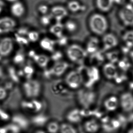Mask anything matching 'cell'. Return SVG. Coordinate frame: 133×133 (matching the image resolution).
Returning a JSON list of instances; mask_svg holds the SVG:
<instances>
[{"label": "cell", "mask_w": 133, "mask_h": 133, "mask_svg": "<svg viewBox=\"0 0 133 133\" xmlns=\"http://www.w3.org/2000/svg\"><path fill=\"white\" fill-rule=\"evenodd\" d=\"M65 55L70 62L79 65H83L88 56L85 48L77 43L69 45L66 48Z\"/></svg>", "instance_id": "cell-1"}, {"label": "cell", "mask_w": 133, "mask_h": 133, "mask_svg": "<svg viewBox=\"0 0 133 133\" xmlns=\"http://www.w3.org/2000/svg\"><path fill=\"white\" fill-rule=\"evenodd\" d=\"M88 26L90 31L97 36L104 34L108 27L106 18L102 14L94 13L91 14L88 20Z\"/></svg>", "instance_id": "cell-2"}, {"label": "cell", "mask_w": 133, "mask_h": 133, "mask_svg": "<svg viewBox=\"0 0 133 133\" xmlns=\"http://www.w3.org/2000/svg\"><path fill=\"white\" fill-rule=\"evenodd\" d=\"M76 98L77 102L81 108L88 110L95 104L97 95L96 93L91 88H80L78 90Z\"/></svg>", "instance_id": "cell-3"}, {"label": "cell", "mask_w": 133, "mask_h": 133, "mask_svg": "<svg viewBox=\"0 0 133 133\" xmlns=\"http://www.w3.org/2000/svg\"><path fill=\"white\" fill-rule=\"evenodd\" d=\"M22 90L27 99H38L42 93L43 87L39 80L32 78L26 79L23 83Z\"/></svg>", "instance_id": "cell-4"}, {"label": "cell", "mask_w": 133, "mask_h": 133, "mask_svg": "<svg viewBox=\"0 0 133 133\" xmlns=\"http://www.w3.org/2000/svg\"><path fill=\"white\" fill-rule=\"evenodd\" d=\"M78 69L81 72L83 77L84 83L87 88H90V86L94 84L100 79V73L97 67L93 66H85L83 65H79Z\"/></svg>", "instance_id": "cell-5"}, {"label": "cell", "mask_w": 133, "mask_h": 133, "mask_svg": "<svg viewBox=\"0 0 133 133\" xmlns=\"http://www.w3.org/2000/svg\"><path fill=\"white\" fill-rule=\"evenodd\" d=\"M64 82L68 88L78 90L84 85V80L81 72L77 68L66 73Z\"/></svg>", "instance_id": "cell-6"}, {"label": "cell", "mask_w": 133, "mask_h": 133, "mask_svg": "<svg viewBox=\"0 0 133 133\" xmlns=\"http://www.w3.org/2000/svg\"><path fill=\"white\" fill-rule=\"evenodd\" d=\"M69 67V63L63 60L54 62L50 68L44 69L43 75L46 78L60 77L66 73Z\"/></svg>", "instance_id": "cell-7"}, {"label": "cell", "mask_w": 133, "mask_h": 133, "mask_svg": "<svg viewBox=\"0 0 133 133\" xmlns=\"http://www.w3.org/2000/svg\"><path fill=\"white\" fill-rule=\"evenodd\" d=\"M29 56L37 66L43 69L48 68L51 61L49 56L44 54L37 53L34 50L29 51Z\"/></svg>", "instance_id": "cell-8"}, {"label": "cell", "mask_w": 133, "mask_h": 133, "mask_svg": "<svg viewBox=\"0 0 133 133\" xmlns=\"http://www.w3.org/2000/svg\"><path fill=\"white\" fill-rule=\"evenodd\" d=\"M50 14L56 22H62L69 15L66 7L61 5H54L50 9Z\"/></svg>", "instance_id": "cell-9"}, {"label": "cell", "mask_w": 133, "mask_h": 133, "mask_svg": "<svg viewBox=\"0 0 133 133\" xmlns=\"http://www.w3.org/2000/svg\"><path fill=\"white\" fill-rule=\"evenodd\" d=\"M119 15L126 26H133V6L131 4L125 5L119 11Z\"/></svg>", "instance_id": "cell-10"}, {"label": "cell", "mask_w": 133, "mask_h": 133, "mask_svg": "<svg viewBox=\"0 0 133 133\" xmlns=\"http://www.w3.org/2000/svg\"><path fill=\"white\" fill-rule=\"evenodd\" d=\"M14 42L9 37H3L0 40V56L5 57L9 55L14 49Z\"/></svg>", "instance_id": "cell-11"}, {"label": "cell", "mask_w": 133, "mask_h": 133, "mask_svg": "<svg viewBox=\"0 0 133 133\" xmlns=\"http://www.w3.org/2000/svg\"><path fill=\"white\" fill-rule=\"evenodd\" d=\"M119 104L123 111L130 112L133 111V95L129 92L123 93L121 95Z\"/></svg>", "instance_id": "cell-12"}, {"label": "cell", "mask_w": 133, "mask_h": 133, "mask_svg": "<svg viewBox=\"0 0 133 133\" xmlns=\"http://www.w3.org/2000/svg\"><path fill=\"white\" fill-rule=\"evenodd\" d=\"M83 110L82 109L74 108L69 111L65 116L66 122L74 125L81 122L84 118Z\"/></svg>", "instance_id": "cell-13"}, {"label": "cell", "mask_w": 133, "mask_h": 133, "mask_svg": "<svg viewBox=\"0 0 133 133\" xmlns=\"http://www.w3.org/2000/svg\"><path fill=\"white\" fill-rule=\"evenodd\" d=\"M116 11L113 9L109 15V20L111 24V29L113 33L118 36H120L124 30V27L119 23L116 15Z\"/></svg>", "instance_id": "cell-14"}, {"label": "cell", "mask_w": 133, "mask_h": 133, "mask_svg": "<svg viewBox=\"0 0 133 133\" xmlns=\"http://www.w3.org/2000/svg\"><path fill=\"white\" fill-rule=\"evenodd\" d=\"M105 52L102 49H100L95 53L88 55L87 58L90 65L97 67V66L102 64L104 61L105 57Z\"/></svg>", "instance_id": "cell-15"}, {"label": "cell", "mask_w": 133, "mask_h": 133, "mask_svg": "<svg viewBox=\"0 0 133 133\" xmlns=\"http://www.w3.org/2000/svg\"><path fill=\"white\" fill-rule=\"evenodd\" d=\"M83 128L87 133H97L100 130L101 124L96 119L91 118L84 121Z\"/></svg>", "instance_id": "cell-16"}, {"label": "cell", "mask_w": 133, "mask_h": 133, "mask_svg": "<svg viewBox=\"0 0 133 133\" xmlns=\"http://www.w3.org/2000/svg\"><path fill=\"white\" fill-rule=\"evenodd\" d=\"M10 9L12 15L16 18L23 17L26 12L25 4L20 0L12 3Z\"/></svg>", "instance_id": "cell-17"}, {"label": "cell", "mask_w": 133, "mask_h": 133, "mask_svg": "<svg viewBox=\"0 0 133 133\" xmlns=\"http://www.w3.org/2000/svg\"><path fill=\"white\" fill-rule=\"evenodd\" d=\"M40 47L42 50L51 53L56 49V41L48 37H44L41 38L39 42Z\"/></svg>", "instance_id": "cell-18"}, {"label": "cell", "mask_w": 133, "mask_h": 133, "mask_svg": "<svg viewBox=\"0 0 133 133\" xmlns=\"http://www.w3.org/2000/svg\"><path fill=\"white\" fill-rule=\"evenodd\" d=\"M17 25L14 19L9 16H4L0 18V30L8 31L13 29Z\"/></svg>", "instance_id": "cell-19"}, {"label": "cell", "mask_w": 133, "mask_h": 133, "mask_svg": "<svg viewBox=\"0 0 133 133\" xmlns=\"http://www.w3.org/2000/svg\"><path fill=\"white\" fill-rule=\"evenodd\" d=\"M99 44L100 41L97 37L92 36L90 37L88 40L84 47L88 55L95 53L100 50Z\"/></svg>", "instance_id": "cell-20"}, {"label": "cell", "mask_w": 133, "mask_h": 133, "mask_svg": "<svg viewBox=\"0 0 133 133\" xmlns=\"http://www.w3.org/2000/svg\"><path fill=\"white\" fill-rule=\"evenodd\" d=\"M103 48L104 52L115 47L118 44V40L115 35L111 34H105L102 39Z\"/></svg>", "instance_id": "cell-21"}, {"label": "cell", "mask_w": 133, "mask_h": 133, "mask_svg": "<svg viewBox=\"0 0 133 133\" xmlns=\"http://www.w3.org/2000/svg\"><path fill=\"white\" fill-rule=\"evenodd\" d=\"M26 102L25 108L30 112H32L34 115L39 113L42 109L43 105L41 102L38 99H28Z\"/></svg>", "instance_id": "cell-22"}, {"label": "cell", "mask_w": 133, "mask_h": 133, "mask_svg": "<svg viewBox=\"0 0 133 133\" xmlns=\"http://www.w3.org/2000/svg\"><path fill=\"white\" fill-rule=\"evenodd\" d=\"M68 11L73 13L84 11L86 7L77 0H70L67 2L66 6Z\"/></svg>", "instance_id": "cell-23"}, {"label": "cell", "mask_w": 133, "mask_h": 133, "mask_svg": "<svg viewBox=\"0 0 133 133\" xmlns=\"http://www.w3.org/2000/svg\"><path fill=\"white\" fill-rule=\"evenodd\" d=\"M65 29L64 23L62 22H56L51 24L49 27V31L51 34L56 37L58 38L63 36Z\"/></svg>", "instance_id": "cell-24"}, {"label": "cell", "mask_w": 133, "mask_h": 133, "mask_svg": "<svg viewBox=\"0 0 133 133\" xmlns=\"http://www.w3.org/2000/svg\"><path fill=\"white\" fill-rule=\"evenodd\" d=\"M103 73L109 79H115L118 75L116 68L112 63H107L103 68Z\"/></svg>", "instance_id": "cell-25"}, {"label": "cell", "mask_w": 133, "mask_h": 133, "mask_svg": "<svg viewBox=\"0 0 133 133\" xmlns=\"http://www.w3.org/2000/svg\"><path fill=\"white\" fill-rule=\"evenodd\" d=\"M119 104V100L115 96L108 98L104 102V106L108 111L113 112L117 109Z\"/></svg>", "instance_id": "cell-26"}, {"label": "cell", "mask_w": 133, "mask_h": 133, "mask_svg": "<svg viewBox=\"0 0 133 133\" xmlns=\"http://www.w3.org/2000/svg\"><path fill=\"white\" fill-rule=\"evenodd\" d=\"M114 0H95L96 8L102 12L109 11L112 6Z\"/></svg>", "instance_id": "cell-27"}, {"label": "cell", "mask_w": 133, "mask_h": 133, "mask_svg": "<svg viewBox=\"0 0 133 133\" xmlns=\"http://www.w3.org/2000/svg\"><path fill=\"white\" fill-rule=\"evenodd\" d=\"M65 30L69 33L73 34L78 30L79 26L75 20L69 19L64 23Z\"/></svg>", "instance_id": "cell-28"}, {"label": "cell", "mask_w": 133, "mask_h": 133, "mask_svg": "<svg viewBox=\"0 0 133 133\" xmlns=\"http://www.w3.org/2000/svg\"><path fill=\"white\" fill-rule=\"evenodd\" d=\"M59 133H78L74 125L65 122L61 123Z\"/></svg>", "instance_id": "cell-29"}, {"label": "cell", "mask_w": 133, "mask_h": 133, "mask_svg": "<svg viewBox=\"0 0 133 133\" xmlns=\"http://www.w3.org/2000/svg\"><path fill=\"white\" fill-rule=\"evenodd\" d=\"M60 125L57 121L53 120L48 122L46 125V131L48 133H59Z\"/></svg>", "instance_id": "cell-30"}, {"label": "cell", "mask_w": 133, "mask_h": 133, "mask_svg": "<svg viewBox=\"0 0 133 133\" xmlns=\"http://www.w3.org/2000/svg\"><path fill=\"white\" fill-rule=\"evenodd\" d=\"M54 20L52 16L50 13L46 15H42L39 18V22L41 26L44 27H50Z\"/></svg>", "instance_id": "cell-31"}, {"label": "cell", "mask_w": 133, "mask_h": 133, "mask_svg": "<svg viewBox=\"0 0 133 133\" xmlns=\"http://www.w3.org/2000/svg\"><path fill=\"white\" fill-rule=\"evenodd\" d=\"M35 68L32 65L28 64L25 65L23 68V72L25 77H26V79H32V77L35 73Z\"/></svg>", "instance_id": "cell-32"}, {"label": "cell", "mask_w": 133, "mask_h": 133, "mask_svg": "<svg viewBox=\"0 0 133 133\" xmlns=\"http://www.w3.org/2000/svg\"><path fill=\"white\" fill-rule=\"evenodd\" d=\"M51 54V55L50 57V59L51 61L54 62V63L63 60L64 55L61 51L55 50Z\"/></svg>", "instance_id": "cell-33"}, {"label": "cell", "mask_w": 133, "mask_h": 133, "mask_svg": "<svg viewBox=\"0 0 133 133\" xmlns=\"http://www.w3.org/2000/svg\"><path fill=\"white\" fill-rule=\"evenodd\" d=\"M26 36L30 43H36L40 39L39 33L36 30H30Z\"/></svg>", "instance_id": "cell-34"}, {"label": "cell", "mask_w": 133, "mask_h": 133, "mask_svg": "<svg viewBox=\"0 0 133 133\" xmlns=\"http://www.w3.org/2000/svg\"><path fill=\"white\" fill-rule=\"evenodd\" d=\"M123 38L128 47L131 48L133 46V31L126 32L123 35Z\"/></svg>", "instance_id": "cell-35"}, {"label": "cell", "mask_w": 133, "mask_h": 133, "mask_svg": "<svg viewBox=\"0 0 133 133\" xmlns=\"http://www.w3.org/2000/svg\"><path fill=\"white\" fill-rule=\"evenodd\" d=\"M56 44L60 47H64L68 45L69 42V39L66 35L64 34L63 36L58 38H56Z\"/></svg>", "instance_id": "cell-36"}, {"label": "cell", "mask_w": 133, "mask_h": 133, "mask_svg": "<svg viewBox=\"0 0 133 133\" xmlns=\"http://www.w3.org/2000/svg\"><path fill=\"white\" fill-rule=\"evenodd\" d=\"M105 56L111 63H115L118 59V52L116 51L108 52L105 53Z\"/></svg>", "instance_id": "cell-37"}, {"label": "cell", "mask_w": 133, "mask_h": 133, "mask_svg": "<svg viewBox=\"0 0 133 133\" xmlns=\"http://www.w3.org/2000/svg\"><path fill=\"white\" fill-rule=\"evenodd\" d=\"M118 66L123 71H127L130 68L131 65L128 59L125 58L119 62Z\"/></svg>", "instance_id": "cell-38"}, {"label": "cell", "mask_w": 133, "mask_h": 133, "mask_svg": "<svg viewBox=\"0 0 133 133\" xmlns=\"http://www.w3.org/2000/svg\"><path fill=\"white\" fill-rule=\"evenodd\" d=\"M37 10L39 13L41 15H44L49 13L50 9L49 6L46 4H41L39 5L37 7Z\"/></svg>", "instance_id": "cell-39"}, {"label": "cell", "mask_w": 133, "mask_h": 133, "mask_svg": "<svg viewBox=\"0 0 133 133\" xmlns=\"http://www.w3.org/2000/svg\"><path fill=\"white\" fill-rule=\"evenodd\" d=\"M25 55L23 52H22L17 54V58H16L17 61H16L19 64H23L25 62Z\"/></svg>", "instance_id": "cell-40"}, {"label": "cell", "mask_w": 133, "mask_h": 133, "mask_svg": "<svg viewBox=\"0 0 133 133\" xmlns=\"http://www.w3.org/2000/svg\"><path fill=\"white\" fill-rule=\"evenodd\" d=\"M7 93L6 90L4 87H0V100H4L7 96Z\"/></svg>", "instance_id": "cell-41"}, {"label": "cell", "mask_w": 133, "mask_h": 133, "mask_svg": "<svg viewBox=\"0 0 133 133\" xmlns=\"http://www.w3.org/2000/svg\"><path fill=\"white\" fill-rule=\"evenodd\" d=\"M125 0H114V2H116L118 4H123Z\"/></svg>", "instance_id": "cell-42"}, {"label": "cell", "mask_w": 133, "mask_h": 133, "mask_svg": "<svg viewBox=\"0 0 133 133\" xmlns=\"http://www.w3.org/2000/svg\"><path fill=\"white\" fill-rule=\"evenodd\" d=\"M34 133H48L46 132V130H38L36 131Z\"/></svg>", "instance_id": "cell-43"}, {"label": "cell", "mask_w": 133, "mask_h": 133, "mask_svg": "<svg viewBox=\"0 0 133 133\" xmlns=\"http://www.w3.org/2000/svg\"><path fill=\"white\" fill-rule=\"evenodd\" d=\"M3 74H4V72H3V69L1 66H0V78L2 77Z\"/></svg>", "instance_id": "cell-44"}, {"label": "cell", "mask_w": 133, "mask_h": 133, "mask_svg": "<svg viewBox=\"0 0 133 133\" xmlns=\"http://www.w3.org/2000/svg\"><path fill=\"white\" fill-rule=\"evenodd\" d=\"M129 121L133 123V114H131L129 117Z\"/></svg>", "instance_id": "cell-45"}, {"label": "cell", "mask_w": 133, "mask_h": 133, "mask_svg": "<svg viewBox=\"0 0 133 133\" xmlns=\"http://www.w3.org/2000/svg\"><path fill=\"white\" fill-rule=\"evenodd\" d=\"M5 1H6V2H8L12 3L13 2H15L17 1H18V0H5Z\"/></svg>", "instance_id": "cell-46"}, {"label": "cell", "mask_w": 133, "mask_h": 133, "mask_svg": "<svg viewBox=\"0 0 133 133\" xmlns=\"http://www.w3.org/2000/svg\"><path fill=\"white\" fill-rule=\"evenodd\" d=\"M2 6H3V3H2V2L0 1V12L2 10Z\"/></svg>", "instance_id": "cell-47"}, {"label": "cell", "mask_w": 133, "mask_h": 133, "mask_svg": "<svg viewBox=\"0 0 133 133\" xmlns=\"http://www.w3.org/2000/svg\"><path fill=\"white\" fill-rule=\"evenodd\" d=\"M127 133H133V128L130 129Z\"/></svg>", "instance_id": "cell-48"}, {"label": "cell", "mask_w": 133, "mask_h": 133, "mask_svg": "<svg viewBox=\"0 0 133 133\" xmlns=\"http://www.w3.org/2000/svg\"><path fill=\"white\" fill-rule=\"evenodd\" d=\"M130 55H131V57H132L133 60V51L131 52V53H130Z\"/></svg>", "instance_id": "cell-49"}, {"label": "cell", "mask_w": 133, "mask_h": 133, "mask_svg": "<svg viewBox=\"0 0 133 133\" xmlns=\"http://www.w3.org/2000/svg\"><path fill=\"white\" fill-rule=\"evenodd\" d=\"M131 86V87H133V83L132 84H131V86Z\"/></svg>", "instance_id": "cell-50"}, {"label": "cell", "mask_w": 133, "mask_h": 133, "mask_svg": "<svg viewBox=\"0 0 133 133\" xmlns=\"http://www.w3.org/2000/svg\"></svg>", "instance_id": "cell-51"}]
</instances>
